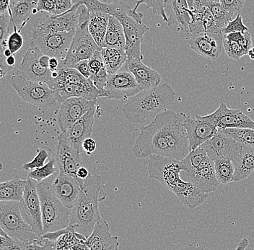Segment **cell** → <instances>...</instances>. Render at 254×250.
Instances as JSON below:
<instances>
[{"instance_id": "836d02e7", "label": "cell", "mask_w": 254, "mask_h": 250, "mask_svg": "<svg viewBox=\"0 0 254 250\" xmlns=\"http://www.w3.org/2000/svg\"><path fill=\"white\" fill-rule=\"evenodd\" d=\"M216 176L220 184L234 182L235 167L233 161L217 159L214 161Z\"/></svg>"}, {"instance_id": "5b68a950", "label": "cell", "mask_w": 254, "mask_h": 250, "mask_svg": "<svg viewBox=\"0 0 254 250\" xmlns=\"http://www.w3.org/2000/svg\"><path fill=\"white\" fill-rule=\"evenodd\" d=\"M0 226L12 240L31 247L34 244L42 245L44 239L39 237L24 220L20 211V202H0Z\"/></svg>"}, {"instance_id": "94428289", "label": "cell", "mask_w": 254, "mask_h": 250, "mask_svg": "<svg viewBox=\"0 0 254 250\" xmlns=\"http://www.w3.org/2000/svg\"><path fill=\"white\" fill-rule=\"evenodd\" d=\"M248 55L250 57L251 59L254 60V47H252V48L249 50Z\"/></svg>"}, {"instance_id": "91938a15", "label": "cell", "mask_w": 254, "mask_h": 250, "mask_svg": "<svg viewBox=\"0 0 254 250\" xmlns=\"http://www.w3.org/2000/svg\"><path fill=\"white\" fill-rule=\"evenodd\" d=\"M6 62H7V64L9 66V67L13 69V68L15 67L16 62L15 56L13 55V56L7 58V60H6Z\"/></svg>"}, {"instance_id": "d6986e66", "label": "cell", "mask_w": 254, "mask_h": 250, "mask_svg": "<svg viewBox=\"0 0 254 250\" xmlns=\"http://www.w3.org/2000/svg\"><path fill=\"white\" fill-rule=\"evenodd\" d=\"M95 113V106L92 107L79 121L74 123L66 132L62 133L58 139L67 142L79 152L83 151L82 143L87 139L91 138L93 133Z\"/></svg>"}, {"instance_id": "4fadbf2b", "label": "cell", "mask_w": 254, "mask_h": 250, "mask_svg": "<svg viewBox=\"0 0 254 250\" xmlns=\"http://www.w3.org/2000/svg\"><path fill=\"white\" fill-rule=\"evenodd\" d=\"M122 23L126 38V51L128 58H136L142 61L144 56L141 52V45L144 35L150 28L144 23H139L133 17L120 15L116 17Z\"/></svg>"}, {"instance_id": "9c48e42d", "label": "cell", "mask_w": 254, "mask_h": 250, "mask_svg": "<svg viewBox=\"0 0 254 250\" xmlns=\"http://www.w3.org/2000/svg\"><path fill=\"white\" fill-rule=\"evenodd\" d=\"M11 85L24 101L32 105L49 108L58 103L55 92L47 84L24 80L14 74L11 77Z\"/></svg>"}, {"instance_id": "6da1fadb", "label": "cell", "mask_w": 254, "mask_h": 250, "mask_svg": "<svg viewBox=\"0 0 254 250\" xmlns=\"http://www.w3.org/2000/svg\"><path fill=\"white\" fill-rule=\"evenodd\" d=\"M184 114L166 110L157 115L141 132L132 149L136 157L152 155L183 161L190 153V144L184 125Z\"/></svg>"}, {"instance_id": "484cf974", "label": "cell", "mask_w": 254, "mask_h": 250, "mask_svg": "<svg viewBox=\"0 0 254 250\" xmlns=\"http://www.w3.org/2000/svg\"><path fill=\"white\" fill-rule=\"evenodd\" d=\"M37 1L34 0H13L9 3V14L10 17L9 33L13 32L14 28H17L19 33L21 32L32 15L37 13Z\"/></svg>"}, {"instance_id": "f35d334b", "label": "cell", "mask_w": 254, "mask_h": 250, "mask_svg": "<svg viewBox=\"0 0 254 250\" xmlns=\"http://www.w3.org/2000/svg\"><path fill=\"white\" fill-rule=\"evenodd\" d=\"M206 156L207 154L206 151L201 147H198L193 151H190L187 157L182 161L183 164L187 168L186 172H189L197 168Z\"/></svg>"}, {"instance_id": "3957f363", "label": "cell", "mask_w": 254, "mask_h": 250, "mask_svg": "<svg viewBox=\"0 0 254 250\" xmlns=\"http://www.w3.org/2000/svg\"><path fill=\"white\" fill-rule=\"evenodd\" d=\"M106 192L102 188L101 175H89L81 189L78 199L71 209L69 226L76 233L87 239L101 218L99 202L106 200Z\"/></svg>"}, {"instance_id": "ab89813d", "label": "cell", "mask_w": 254, "mask_h": 250, "mask_svg": "<svg viewBox=\"0 0 254 250\" xmlns=\"http://www.w3.org/2000/svg\"><path fill=\"white\" fill-rule=\"evenodd\" d=\"M166 1L167 0H148V1L141 0V1H136V6L133 9H134V12H136V9L140 4H146V8L152 9L155 14L160 15L163 17V20L168 23V18L166 12Z\"/></svg>"}, {"instance_id": "c3c4849f", "label": "cell", "mask_w": 254, "mask_h": 250, "mask_svg": "<svg viewBox=\"0 0 254 250\" xmlns=\"http://www.w3.org/2000/svg\"><path fill=\"white\" fill-rule=\"evenodd\" d=\"M220 1L225 10L234 15L236 14H239L240 11L245 4V1L244 0H220Z\"/></svg>"}, {"instance_id": "11a10c76", "label": "cell", "mask_w": 254, "mask_h": 250, "mask_svg": "<svg viewBox=\"0 0 254 250\" xmlns=\"http://www.w3.org/2000/svg\"><path fill=\"white\" fill-rule=\"evenodd\" d=\"M89 171L86 167H83L79 169L77 172V178L81 181H85V180L89 177Z\"/></svg>"}, {"instance_id": "f1b7e54d", "label": "cell", "mask_w": 254, "mask_h": 250, "mask_svg": "<svg viewBox=\"0 0 254 250\" xmlns=\"http://www.w3.org/2000/svg\"><path fill=\"white\" fill-rule=\"evenodd\" d=\"M232 161L235 167L234 182L246 180L254 171V148L244 147Z\"/></svg>"}, {"instance_id": "1f68e13d", "label": "cell", "mask_w": 254, "mask_h": 250, "mask_svg": "<svg viewBox=\"0 0 254 250\" xmlns=\"http://www.w3.org/2000/svg\"><path fill=\"white\" fill-rule=\"evenodd\" d=\"M88 30L97 45L103 49L107 32L110 15L103 13H90Z\"/></svg>"}, {"instance_id": "e0dca14e", "label": "cell", "mask_w": 254, "mask_h": 250, "mask_svg": "<svg viewBox=\"0 0 254 250\" xmlns=\"http://www.w3.org/2000/svg\"><path fill=\"white\" fill-rule=\"evenodd\" d=\"M96 102L80 98H69L62 102L57 113L58 124L62 133L66 132L94 107Z\"/></svg>"}, {"instance_id": "d4e9b609", "label": "cell", "mask_w": 254, "mask_h": 250, "mask_svg": "<svg viewBox=\"0 0 254 250\" xmlns=\"http://www.w3.org/2000/svg\"><path fill=\"white\" fill-rule=\"evenodd\" d=\"M184 125L188 136L190 152L212 139L218 131L196 117L191 118L186 114H184Z\"/></svg>"}, {"instance_id": "f5cc1de1", "label": "cell", "mask_w": 254, "mask_h": 250, "mask_svg": "<svg viewBox=\"0 0 254 250\" xmlns=\"http://www.w3.org/2000/svg\"><path fill=\"white\" fill-rule=\"evenodd\" d=\"M74 69H77L85 78H90L91 72H90V66H89L88 60L80 61L78 64L75 65Z\"/></svg>"}, {"instance_id": "7a4b0ae2", "label": "cell", "mask_w": 254, "mask_h": 250, "mask_svg": "<svg viewBox=\"0 0 254 250\" xmlns=\"http://www.w3.org/2000/svg\"><path fill=\"white\" fill-rule=\"evenodd\" d=\"M147 169L150 179L158 180L162 186L175 194L184 205L190 209L202 205L209 197V194L181 178V172H187L182 161L152 155L149 157Z\"/></svg>"}, {"instance_id": "9f6ffc18", "label": "cell", "mask_w": 254, "mask_h": 250, "mask_svg": "<svg viewBox=\"0 0 254 250\" xmlns=\"http://www.w3.org/2000/svg\"><path fill=\"white\" fill-rule=\"evenodd\" d=\"M60 62L57 58H51L49 61V69L51 72H57L60 67Z\"/></svg>"}, {"instance_id": "ba28073f", "label": "cell", "mask_w": 254, "mask_h": 250, "mask_svg": "<svg viewBox=\"0 0 254 250\" xmlns=\"http://www.w3.org/2000/svg\"><path fill=\"white\" fill-rule=\"evenodd\" d=\"M74 33L44 31L36 27L32 32L31 47L51 58H57L61 63L66 59Z\"/></svg>"}, {"instance_id": "60d3db41", "label": "cell", "mask_w": 254, "mask_h": 250, "mask_svg": "<svg viewBox=\"0 0 254 250\" xmlns=\"http://www.w3.org/2000/svg\"><path fill=\"white\" fill-rule=\"evenodd\" d=\"M223 48L227 56L235 61H238L241 57L248 55L249 53V50L242 46L227 39H224Z\"/></svg>"}, {"instance_id": "ee69618b", "label": "cell", "mask_w": 254, "mask_h": 250, "mask_svg": "<svg viewBox=\"0 0 254 250\" xmlns=\"http://www.w3.org/2000/svg\"><path fill=\"white\" fill-rule=\"evenodd\" d=\"M248 28L243 21V17L240 14L236 15L234 20L230 21L228 25L225 28H222V33L224 36L233 33H245L247 32Z\"/></svg>"}, {"instance_id": "ac0fdd59", "label": "cell", "mask_w": 254, "mask_h": 250, "mask_svg": "<svg viewBox=\"0 0 254 250\" xmlns=\"http://www.w3.org/2000/svg\"><path fill=\"white\" fill-rule=\"evenodd\" d=\"M80 153L67 142L58 139L55 159L60 170V174L75 179L80 183L82 188L85 181H81L77 178V171L82 167Z\"/></svg>"}, {"instance_id": "4316f807", "label": "cell", "mask_w": 254, "mask_h": 250, "mask_svg": "<svg viewBox=\"0 0 254 250\" xmlns=\"http://www.w3.org/2000/svg\"><path fill=\"white\" fill-rule=\"evenodd\" d=\"M85 244L89 250H119L118 237L111 235L109 224L102 218L95 224Z\"/></svg>"}, {"instance_id": "7402d4cb", "label": "cell", "mask_w": 254, "mask_h": 250, "mask_svg": "<svg viewBox=\"0 0 254 250\" xmlns=\"http://www.w3.org/2000/svg\"><path fill=\"white\" fill-rule=\"evenodd\" d=\"M72 8L61 15H49L40 22L38 28L44 31L55 32H74L77 29L79 23L80 5L78 1H74Z\"/></svg>"}, {"instance_id": "cb8c5ba5", "label": "cell", "mask_w": 254, "mask_h": 250, "mask_svg": "<svg viewBox=\"0 0 254 250\" xmlns=\"http://www.w3.org/2000/svg\"><path fill=\"white\" fill-rule=\"evenodd\" d=\"M122 69L134 76L135 80L142 90H150L160 85L161 77L156 71L143 64L136 58H128Z\"/></svg>"}, {"instance_id": "d6a6232c", "label": "cell", "mask_w": 254, "mask_h": 250, "mask_svg": "<svg viewBox=\"0 0 254 250\" xmlns=\"http://www.w3.org/2000/svg\"><path fill=\"white\" fill-rule=\"evenodd\" d=\"M101 53L105 67L109 75L116 74L121 71L126 64L127 57L125 50L114 49H101Z\"/></svg>"}, {"instance_id": "52a82bcc", "label": "cell", "mask_w": 254, "mask_h": 250, "mask_svg": "<svg viewBox=\"0 0 254 250\" xmlns=\"http://www.w3.org/2000/svg\"><path fill=\"white\" fill-rule=\"evenodd\" d=\"M79 23L74 33L70 49L66 59L60 66L74 68L79 62L89 60L101 48L97 45L88 30L90 12L83 4L79 7Z\"/></svg>"}, {"instance_id": "4dcf8cb0", "label": "cell", "mask_w": 254, "mask_h": 250, "mask_svg": "<svg viewBox=\"0 0 254 250\" xmlns=\"http://www.w3.org/2000/svg\"><path fill=\"white\" fill-rule=\"evenodd\" d=\"M26 180L18 175L0 183V201H21L25 191Z\"/></svg>"}, {"instance_id": "603a6c76", "label": "cell", "mask_w": 254, "mask_h": 250, "mask_svg": "<svg viewBox=\"0 0 254 250\" xmlns=\"http://www.w3.org/2000/svg\"><path fill=\"white\" fill-rule=\"evenodd\" d=\"M54 194L65 206L72 209L78 199L82 189L80 183L75 179L60 174L51 184Z\"/></svg>"}, {"instance_id": "7bdbcfd3", "label": "cell", "mask_w": 254, "mask_h": 250, "mask_svg": "<svg viewBox=\"0 0 254 250\" xmlns=\"http://www.w3.org/2000/svg\"><path fill=\"white\" fill-rule=\"evenodd\" d=\"M225 36V39L233 42L237 43L240 45L244 47L248 50H250L253 47V42H252V35L250 33H233L230 34L226 35Z\"/></svg>"}, {"instance_id": "8992f818", "label": "cell", "mask_w": 254, "mask_h": 250, "mask_svg": "<svg viewBox=\"0 0 254 250\" xmlns=\"http://www.w3.org/2000/svg\"><path fill=\"white\" fill-rule=\"evenodd\" d=\"M41 201V217L44 234L54 233L66 229L70 223L71 209L57 199L47 181L38 184Z\"/></svg>"}, {"instance_id": "8fae6325", "label": "cell", "mask_w": 254, "mask_h": 250, "mask_svg": "<svg viewBox=\"0 0 254 250\" xmlns=\"http://www.w3.org/2000/svg\"><path fill=\"white\" fill-rule=\"evenodd\" d=\"M38 184L39 183L33 179L27 178L23 199L20 202V208L24 220L39 237L43 238L44 232Z\"/></svg>"}, {"instance_id": "e575fe53", "label": "cell", "mask_w": 254, "mask_h": 250, "mask_svg": "<svg viewBox=\"0 0 254 250\" xmlns=\"http://www.w3.org/2000/svg\"><path fill=\"white\" fill-rule=\"evenodd\" d=\"M222 134L231 137L244 147L254 148V129H218Z\"/></svg>"}, {"instance_id": "277c9868", "label": "cell", "mask_w": 254, "mask_h": 250, "mask_svg": "<svg viewBox=\"0 0 254 250\" xmlns=\"http://www.w3.org/2000/svg\"><path fill=\"white\" fill-rule=\"evenodd\" d=\"M175 97L176 93L168 83L160 84L154 89L143 90L128 99L122 112L131 123H144L168 110L174 103Z\"/></svg>"}, {"instance_id": "db71d44e", "label": "cell", "mask_w": 254, "mask_h": 250, "mask_svg": "<svg viewBox=\"0 0 254 250\" xmlns=\"http://www.w3.org/2000/svg\"><path fill=\"white\" fill-rule=\"evenodd\" d=\"M95 149H96V143L94 139L92 138L87 139L82 143V150L86 152L87 155H91L94 152Z\"/></svg>"}, {"instance_id": "f6af8a7d", "label": "cell", "mask_w": 254, "mask_h": 250, "mask_svg": "<svg viewBox=\"0 0 254 250\" xmlns=\"http://www.w3.org/2000/svg\"><path fill=\"white\" fill-rule=\"evenodd\" d=\"M6 44L7 48L10 50L13 55L22 48L23 45V38L20 33L18 32L17 28H14L13 32L9 35L6 40Z\"/></svg>"}, {"instance_id": "f546056e", "label": "cell", "mask_w": 254, "mask_h": 250, "mask_svg": "<svg viewBox=\"0 0 254 250\" xmlns=\"http://www.w3.org/2000/svg\"><path fill=\"white\" fill-rule=\"evenodd\" d=\"M103 48L121 49H126V38L122 23L116 17L109 18L107 32L105 37Z\"/></svg>"}, {"instance_id": "7dc6e473", "label": "cell", "mask_w": 254, "mask_h": 250, "mask_svg": "<svg viewBox=\"0 0 254 250\" xmlns=\"http://www.w3.org/2000/svg\"><path fill=\"white\" fill-rule=\"evenodd\" d=\"M203 24H204L205 33H222L221 29L216 25L215 20L209 9L203 13Z\"/></svg>"}, {"instance_id": "d590c367", "label": "cell", "mask_w": 254, "mask_h": 250, "mask_svg": "<svg viewBox=\"0 0 254 250\" xmlns=\"http://www.w3.org/2000/svg\"><path fill=\"white\" fill-rule=\"evenodd\" d=\"M208 9L215 20L216 25L220 29L225 28L234 17L233 14L225 10L220 4V0H211Z\"/></svg>"}, {"instance_id": "9a60e30c", "label": "cell", "mask_w": 254, "mask_h": 250, "mask_svg": "<svg viewBox=\"0 0 254 250\" xmlns=\"http://www.w3.org/2000/svg\"><path fill=\"white\" fill-rule=\"evenodd\" d=\"M212 160L233 161L244 147L231 137L217 131L212 139L201 146Z\"/></svg>"}, {"instance_id": "74e56055", "label": "cell", "mask_w": 254, "mask_h": 250, "mask_svg": "<svg viewBox=\"0 0 254 250\" xmlns=\"http://www.w3.org/2000/svg\"><path fill=\"white\" fill-rule=\"evenodd\" d=\"M56 164H57V161H56L55 158V159L52 158L44 167L30 172L28 173V178L33 179L38 183L45 181L48 178L55 173L56 170H57Z\"/></svg>"}, {"instance_id": "bcb514c9", "label": "cell", "mask_w": 254, "mask_h": 250, "mask_svg": "<svg viewBox=\"0 0 254 250\" xmlns=\"http://www.w3.org/2000/svg\"><path fill=\"white\" fill-rule=\"evenodd\" d=\"M88 62L91 76L98 74L103 69H104L105 65L103 62L102 53H101V49L95 52L93 56L88 60Z\"/></svg>"}, {"instance_id": "30bf717a", "label": "cell", "mask_w": 254, "mask_h": 250, "mask_svg": "<svg viewBox=\"0 0 254 250\" xmlns=\"http://www.w3.org/2000/svg\"><path fill=\"white\" fill-rule=\"evenodd\" d=\"M200 121L217 129H254V121L237 109H230L222 102L214 113L207 115H196Z\"/></svg>"}, {"instance_id": "6f0895ef", "label": "cell", "mask_w": 254, "mask_h": 250, "mask_svg": "<svg viewBox=\"0 0 254 250\" xmlns=\"http://www.w3.org/2000/svg\"><path fill=\"white\" fill-rule=\"evenodd\" d=\"M51 57L47 56V55L42 54L40 57L39 61L41 66L46 69H49V61H50Z\"/></svg>"}, {"instance_id": "2e32d148", "label": "cell", "mask_w": 254, "mask_h": 250, "mask_svg": "<svg viewBox=\"0 0 254 250\" xmlns=\"http://www.w3.org/2000/svg\"><path fill=\"white\" fill-rule=\"evenodd\" d=\"M43 53L36 48L31 47L25 52L16 75L24 80L48 84L52 80L50 69L43 67L39 58Z\"/></svg>"}, {"instance_id": "44dd1931", "label": "cell", "mask_w": 254, "mask_h": 250, "mask_svg": "<svg viewBox=\"0 0 254 250\" xmlns=\"http://www.w3.org/2000/svg\"><path fill=\"white\" fill-rule=\"evenodd\" d=\"M186 173L187 181L206 194L215 191L220 184L216 176L214 161L208 156L197 168Z\"/></svg>"}, {"instance_id": "83f0119b", "label": "cell", "mask_w": 254, "mask_h": 250, "mask_svg": "<svg viewBox=\"0 0 254 250\" xmlns=\"http://www.w3.org/2000/svg\"><path fill=\"white\" fill-rule=\"evenodd\" d=\"M166 12L168 26L177 24L189 32L191 17L187 0H167Z\"/></svg>"}, {"instance_id": "8d00e7d4", "label": "cell", "mask_w": 254, "mask_h": 250, "mask_svg": "<svg viewBox=\"0 0 254 250\" xmlns=\"http://www.w3.org/2000/svg\"><path fill=\"white\" fill-rule=\"evenodd\" d=\"M52 151L48 147H44L43 148L38 149L37 154L34 156L33 159L29 162L25 163L23 165V169L27 172L36 170L40 167H44L47 163V159H52Z\"/></svg>"}, {"instance_id": "f907efd6", "label": "cell", "mask_w": 254, "mask_h": 250, "mask_svg": "<svg viewBox=\"0 0 254 250\" xmlns=\"http://www.w3.org/2000/svg\"><path fill=\"white\" fill-rule=\"evenodd\" d=\"M36 10H37V12L45 11V12H49L50 15H55V0H39L37 1Z\"/></svg>"}, {"instance_id": "ffe728a7", "label": "cell", "mask_w": 254, "mask_h": 250, "mask_svg": "<svg viewBox=\"0 0 254 250\" xmlns=\"http://www.w3.org/2000/svg\"><path fill=\"white\" fill-rule=\"evenodd\" d=\"M225 36L222 33L192 34L189 44L190 49L207 59L218 58L223 47Z\"/></svg>"}, {"instance_id": "816d5d0a", "label": "cell", "mask_w": 254, "mask_h": 250, "mask_svg": "<svg viewBox=\"0 0 254 250\" xmlns=\"http://www.w3.org/2000/svg\"><path fill=\"white\" fill-rule=\"evenodd\" d=\"M55 15H61L69 12L74 4V1L71 0H55Z\"/></svg>"}, {"instance_id": "7c38bea8", "label": "cell", "mask_w": 254, "mask_h": 250, "mask_svg": "<svg viewBox=\"0 0 254 250\" xmlns=\"http://www.w3.org/2000/svg\"><path fill=\"white\" fill-rule=\"evenodd\" d=\"M104 91L106 94V99L119 100L125 105L128 99L142 90L139 88L134 76L123 69L109 75Z\"/></svg>"}, {"instance_id": "5bb4252c", "label": "cell", "mask_w": 254, "mask_h": 250, "mask_svg": "<svg viewBox=\"0 0 254 250\" xmlns=\"http://www.w3.org/2000/svg\"><path fill=\"white\" fill-rule=\"evenodd\" d=\"M49 88L55 93L58 103L61 104L71 98H80L89 101L97 102L98 98H104L103 93L97 89L90 79L81 84H58L49 82Z\"/></svg>"}, {"instance_id": "681fc988", "label": "cell", "mask_w": 254, "mask_h": 250, "mask_svg": "<svg viewBox=\"0 0 254 250\" xmlns=\"http://www.w3.org/2000/svg\"><path fill=\"white\" fill-rule=\"evenodd\" d=\"M192 13H203L208 9L211 0H187Z\"/></svg>"}, {"instance_id": "b9f144b4", "label": "cell", "mask_w": 254, "mask_h": 250, "mask_svg": "<svg viewBox=\"0 0 254 250\" xmlns=\"http://www.w3.org/2000/svg\"><path fill=\"white\" fill-rule=\"evenodd\" d=\"M0 233H1L0 234V238H1L0 250H32L31 247L28 245L12 240L1 229L0 230Z\"/></svg>"}, {"instance_id": "680465c9", "label": "cell", "mask_w": 254, "mask_h": 250, "mask_svg": "<svg viewBox=\"0 0 254 250\" xmlns=\"http://www.w3.org/2000/svg\"><path fill=\"white\" fill-rule=\"evenodd\" d=\"M249 246V240L247 239H244L238 244L237 248L235 250H246Z\"/></svg>"}]
</instances>
